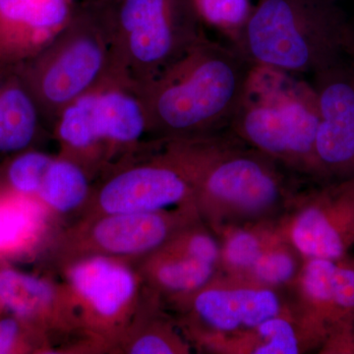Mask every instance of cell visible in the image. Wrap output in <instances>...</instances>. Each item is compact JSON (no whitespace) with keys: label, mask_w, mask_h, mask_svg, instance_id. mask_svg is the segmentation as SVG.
I'll use <instances>...</instances> for the list:
<instances>
[{"label":"cell","mask_w":354,"mask_h":354,"mask_svg":"<svg viewBox=\"0 0 354 354\" xmlns=\"http://www.w3.org/2000/svg\"><path fill=\"white\" fill-rule=\"evenodd\" d=\"M283 235L281 220L236 225L218 235L221 242V272L242 278L261 253Z\"/></svg>","instance_id":"cell-23"},{"label":"cell","mask_w":354,"mask_h":354,"mask_svg":"<svg viewBox=\"0 0 354 354\" xmlns=\"http://www.w3.org/2000/svg\"><path fill=\"white\" fill-rule=\"evenodd\" d=\"M319 353L354 354V326L329 333Z\"/></svg>","instance_id":"cell-29"},{"label":"cell","mask_w":354,"mask_h":354,"mask_svg":"<svg viewBox=\"0 0 354 354\" xmlns=\"http://www.w3.org/2000/svg\"><path fill=\"white\" fill-rule=\"evenodd\" d=\"M319 122L312 86L281 70L254 65L228 129L300 179L321 183L316 156Z\"/></svg>","instance_id":"cell-4"},{"label":"cell","mask_w":354,"mask_h":354,"mask_svg":"<svg viewBox=\"0 0 354 354\" xmlns=\"http://www.w3.org/2000/svg\"><path fill=\"white\" fill-rule=\"evenodd\" d=\"M53 158L50 153L34 148L14 153L4 172L7 189L37 198Z\"/></svg>","instance_id":"cell-26"},{"label":"cell","mask_w":354,"mask_h":354,"mask_svg":"<svg viewBox=\"0 0 354 354\" xmlns=\"http://www.w3.org/2000/svg\"><path fill=\"white\" fill-rule=\"evenodd\" d=\"M94 181L83 167L57 153L46 169L37 198L65 225L67 218L75 220L87 206Z\"/></svg>","instance_id":"cell-22"},{"label":"cell","mask_w":354,"mask_h":354,"mask_svg":"<svg viewBox=\"0 0 354 354\" xmlns=\"http://www.w3.org/2000/svg\"><path fill=\"white\" fill-rule=\"evenodd\" d=\"M167 311L160 297L147 288L143 304L113 354L191 353L192 346Z\"/></svg>","instance_id":"cell-21"},{"label":"cell","mask_w":354,"mask_h":354,"mask_svg":"<svg viewBox=\"0 0 354 354\" xmlns=\"http://www.w3.org/2000/svg\"><path fill=\"white\" fill-rule=\"evenodd\" d=\"M73 300L84 337L97 353L113 354L143 304L147 288L135 263L92 256L53 272Z\"/></svg>","instance_id":"cell-8"},{"label":"cell","mask_w":354,"mask_h":354,"mask_svg":"<svg viewBox=\"0 0 354 354\" xmlns=\"http://www.w3.org/2000/svg\"><path fill=\"white\" fill-rule=\"evenodd\" d=\"M58 155L83 167L95 179L149 141L143 104L133 86L106 81L72 102L51 128Z\"/></svg>","instance_id":"cell-6"},{"label":"cell","mask_w":354,"mask_h":354,"mask_svg":"<svg viewBox=\"0 0 354 354\" xmlns=\"http://www.w3.org/2000/svg\"><path fill=\"white\" fill-rule=\"evenodd\" d=\"M162 249L216 266L221 270L220 239L201 218L179 230Z\"/></svg>","instance_id":"cell-25"},{"label":"cell","mask_w":354,"mask_h":354,"mask_svg":"<svg viewBox=\"0 0 354 354\" xmlns=\"http://www.w3.org/2000/svg\"><path fill=\"white\" fill-rule=\"evenodd\" d=\"M180 207L196 208L192 181L164 142L149 140L136 153L97 178L78 218Z\"/></svg>","instance_id":"cell-11"},{"label":"cell","mask_w":354,"mask_h":354,"mask_svg":"<svg viewBox=\"0 0 354 354\" xmlns=\"http://www.w3.org/2000/svg\"><path fill=\"white\" fill-rule=\"evenodd\" d=\"M113 37L118 78L151 82L207 36L194 0H99Z\"/></svg>","instance_id":"cell-7"},{"label":"cell","mask_w":354,"mask_h":354,"mask_svg":"<svg viewBox=\"0 0 354 354\" xmlns=\"http://www.w3.org/2000/svg\"><path fill=\"white\" fill-rule=\"evenodd\" d=\"M162 141L189 176L198 214L216 236L236 225L281 220L301 190L299 177L230 129Z\"/></svg>","instance_id":"cell-1"},{"label":"cell","mask_w":354,"mask_h":354,"mask_svg":"<svg viewBox=\"0 0 354 354\" xmlns=\"http://www.w3.org/2000/svg\"><path fill=\"white\" fill-rule=\"evenodd\" d=\"M291 298V290L267 288L221 272L169 311L193 348L215 353L223 342L278 314Z\"/></svg>","instance_id":"cell-10"},{"label":"cell","mask_w":354,"mask_h":354,"mask_svg":"<svg viewBox=\"0 0 354 354\" xmlns=\"http://www.w3.org/2000/svg\"><path fill=\"white\" fill-rule=\"evenodd\" d=\"M194 3L203 23L225 32L232 44L239 39L255 6L251 0H194Z\"/></svg>","instance_id":"cell-27"},{"label":"cell","mask_w":354,"mask_h":354,"mask_svg":"<svg viewBox=\"0 0 354 354\" xmlns=\"http://www.w3.org/2000/svg\"><path fill=\"white\" fill-rule=\"evenodd\" d=\"M200 218L195 207L80 216L62 227L44 258L51 274L70 262L92 256L137 264Z\"/></svg>","instance_id":"cell-9"},{"label":"cell","mask_w":354,"mask_h":354,"mask_svg":"<svg viewBox=\"0 0 354 354\" xmlns=\"http://www.w3.org/2000/svg\"><path fill=\"white\" fill-rule=\"evenodd\" d=\"M304 261L302 254L283 234L261 253L242 279L276 290H291Z\"/></svg>","instance_id":"cell-24"},{"label":"cell","mask_w":354,"mask_h":354,"mask_svg":"<svg viewBox=\"0 0 354 354\" xmlns=\"http://www.w3.org/2000/svg\"><path fill=\"white\" fill-rule=\"evenodd\" d=\"M17 66L50 132L72 102L106 81L120 79L101 2L79 1L68 24L43 50Z\"/></svg>","instance_id":"cell-5"},{"label":"cell","mask_w":354,"mask_h":354,"mask_svg":"<svg viewBox=\"0 0 354 354\" xmlns=\"http://www.w3.org/2000/svg\"><path fill=\"white\" fill-rule=\"evenodd\" d=\"M64 225L38 198L1 191L0 259L44 256Z\"/></svg>","instance_id":"cell-18"},{"label":"cell","mask_w":354,"mask_h":354,"mask_svg":"<svg viewBox=\"0 0 354 354\" xmlns=\"http://www.w3.org/2000/svg\"><path fill=\"white\" fill-rule=\"evenodd\" d=\"M46 130L17 65L0 62V153L14 155L32 148Z\"/></svg>","instance_id":"cell-19"},{"label":"cell","mask_w":354,"mask_h":354,"mask_svg":"<svg viewBox=\"0 0 354 354\" xmlns=\"http://www.w3.org/2000/svg\"><path fill=\"white\" fill-rule=\"evenodd\" d=\"M53 353L44 335L10 314L0 319V354Z\"/></svg>","instance_id":"cell-28"},{"label":"cell","mask_w":354,"mask_h":354,"mask_svg":"<svg viewBox=\"0 0 354 354\" xmlns=\"http://www.w3.org/2000/svg\"><path fill=\"white\" fill-rule=\"evenodd\" d=\"M327 332L292 292L285 308L253 329L223 342L215 354H304L320 351Z\"/></svg>","instance_id":"cell-17"},{"label":"cell","mask_w":354,"mask_h":354,"mask_svg":"<svg viewBox=\"0 0 354 354\" xmlns=\"http://www.w3.org/2000/svg\"><path fill=\"white\" fill-rule=\"evenodd\" d=\"M78 0H0V62L19 65L68 24Z\"/></svg>","instance_id":"cell-15"},{"label":"cell","mask_w":354,"mask_h":354,"mask_svg":"<svg viewBox=\"0 0 354 354\" xmlns=\"http://www.w3.org/2000/svg\"><path fill=\"white\" fill-rule=\"evenodd\" d=\"M305 259H339L354 245V177L301 188L281 218Z\"/></svg>","instance_id":"cell-12"},{"label":"cell","mask_w":354,"mask_h":354,"mask_svg":"<svg viewBox=\"0 0 354 354\" xmlns=\"http://www.w3.org/2000/svg\"><path fill=\"white\" fill-rule=\"evenodd\" d=\"M253 67L232 44L203 38L151 82L135 88L149 140L196 138L228 129Z\"/></svg>","instance_id":"cell-2"},{"label":"cell","mask_w":354,"mask_h":354,"mask_svg":"<svg viewBox=\"0 0 354 354\" xmlns=\"http://www.w3.org/2000/svg\"><path fill=\"white\" fill-rule=\"evenodd\" d=\"M136 266L147 288L160 297L167 310L201 290L221 272L216 266L162 248Z\"/></svg>","instance_id":"cell-20"},{"label":"cell","mask_w":354,"mask_h":354,"mask_svg":"<svg viewBox=\"0 0 354 354\" xmlns=\"http://www.w3.org/2000/svg\"><path fill=\"white\" fill-rule=\"evenodd\" d=\"M234 46L251 64L313 75L354 53L337 0H259Z\"/></svg>","instance_id":"cell-3"},{"label":"cell","mask_w":354,"mask_h":354,"mask_svg":"<svg viewBox=\"0 0 354 354\" xmlns=\"http://www.w3.org/2000/svg\"><path fill=\"white\" fill-rule=\"evenodd\" d=\"M321 183L354 177V53L313 74Z\"/></svg>","instance_id":"cell-14"},{"label":"cell","mask_w":354,"mask_h":354,"mask_svg":"<svg viewBox=\"0 0 354 354\" xmlns=\"http://www.w3.org/2000/svg\"><path fill=\"white\" fill-rule=\"evenodd\" d=\"M0 309H2L1 305H0Z\"/></svg>","instance_id":"cell-30"},{"label":"cell","mask_w":354,"mask_h":354,"mask_svg":"<svg viewBox=\"0 0 354 354\" xmlns=\"http://www.w3.org/2000/svg\"><path fill=\"white\" fill-rule=\"evenodd\" d=\"M0 305L44 335L53 353H95L84 337L66 286L53 274L0 268Z\"/></svg>","instance_id":"cell-13"},{"label":"cell","mask_w":354,"mask_h":354,"mask_svg":"<svg viewBox=\"0 0 354 354\" xmlns=\"http://www.w3.org/2000/svg\"><path fill=\"white\" fill-rule=\"evenodd\" d=\"M293 295L326 330L354 326V259H305L301 272L291 288Z\"/></svg>","instance_id":"cell-16"}]
</instances>
